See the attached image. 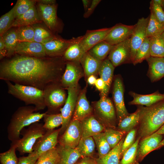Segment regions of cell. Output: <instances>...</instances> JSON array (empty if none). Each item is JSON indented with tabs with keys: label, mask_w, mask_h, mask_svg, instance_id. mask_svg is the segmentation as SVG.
I'll return each mask as SVG.
<instances>
[{
	"label": "cell",
	"mask_w": 164,
	"mask_h": 164,
	"mask_svg": "<svg viewBox=\"0 0 164 164\" xmlns=\"http://www.w3.org/2000/svg\"><path fill=\"white\" fill-rule=\"evenodd\" d=\"M129 94L133 98V100L129 103L130 105L149 106L164 100V94L160 93L158 91L147 95L139 94L132 91H130Z\"/></svg>",
	"instance_id": "cell-25"
},
{
	"label": "cell",
	"mask_w": 164,
	"mask_h": 164,
	"mask_svg": "<svg viewBox=\"0 0 164 164\" xmlns=\"http://www.w3.org/2000/svg\"><path fill=\"white\" fill-rule=\"evenodd\" d=\"M60 158L58 148L56 147L42 154L35 164H57Z\"/></svg>",
	"instance_id": "cell-41"
},
{
	"label": "cell",
	"mask_w": 164,
	"mask_h": 164,
	"mask_svg": "<svg viewBox=\"0 0 164 164\" xmlns=\"http://www.w3.org/2000/svg\"><path fill=\"white\" fill-rule=\"evenodd\" d=\"M151 56L150 37L146 38L137 50L132 63L135 65Z\"/></svg>",
	"instance_id": "cell-37"
},
{
	"label": "cell",
	"mask_w": 164,
	"mask_h": 164,
	"mask_svg": "<svg viewBox=\"0 0 164 164\" xmlns=\"http://www.w3.org/2000/svg\"><path fill=\"white\" fill-rule=\"evenodd\" d=\"M124 87L121 77H115L113 83L112 96L118 120L120 122L129 114L127 111L124 101Z\"/></svg>",
	"instance_id": "cell-11"
},
{
	"label": "cell",
	"mask_w": 164,
	"mask_h": 164,
	"mask_svg": "<svg viewBox=\"0 0 164 164\" xmlns=\"http://www.w3.org/2000/svg\"><path fill=\"white\" fill-rule=\"evenodd\" d=\"M60 155V159L57 164H75L81 157L75 149L67 148L60 145L57 147Z\"/></svg>",
	"instance_id": "cell-29"
},
{
	"label": "cell",
	"mask_w": 164,
	"mask_h": 164,
	"mask_svg": "<svg viewBox=\"0 0 164 164\" xmlns=\"http://www.w3.org/2000/svg\"><path fill=\"white\" fill-rule=\"evenodd\" d=\"M150 9L156 19L164 24V10L162 7L152 0L150 2Z\"/></svg>",
	"instance_id": "cell-49"
},
{
	"label": "cell",
	"mask_w": 164,
	"mask_h": 164,
	"mask_svg": "<svg viewBox=\"0 0 164 164\" xmlns=\"http://www.w3.org/2000/svg\"><path fill=\"white\" fill-rule=\"evenodd\" d=\"M108 58L115 67L131 62V47L130 38L113 46Z\"/></svg>",
	"instance_id": "cell-12"
},
{
	"label": "cell",
	"mask_w": 164,
	"mask_h": 164,
	"mask_svg": "<svg viewBox=\"0 0 164 164\" xmlns=\"http://www.w3.org/2000/svg\"><path fill=\"white\" fill-rule=\"evenodd\" d=\"M15 55L1 63V80L42 90L51 84L60 83L66 63L63 56L36 58Z\"/></svg>",
	"instance_id": "cell-1"
},
{
	"label": "cell",
	"mask_w": 164,
	"mask_h": 164,
	"mask_svg": "<svg viewBox=\"0 0 164 164\" xmlns=\"http://www.w3.org/2000/svg\"><path fill=\"white\" fill-rule=\"evenodd\" d=\"M60 130V129L46 130L37 140L33 146L32 152L30 154L39 158L43 153L55 148L58 142Z\"/></svg>",
	"instance_id": "cell-14"
},
{
	"label": "cell",
	"mask_w": 164,
	"mask_h": 164,
	"mask_svg": "<svg viewBox=\"0 0 164 164\" xmlns=\"http://www.w3.org/2000/svg\"><path fill=\"white\" fill-rule=\"evenodd\" d=\"M140 109L139 107L136 111L124 118L119 122V130L129 132L133 129L139 123Z\"/></svg>",
	"instance_id": "cell-32"
},
{
	"label": "cell",
	"mask_w": 164,
	"mask_h": 164,
	"mask_svg": "<svg viewBox=\"0 0 164 164\" xmlns=\"http://www.w3.org/2000/svg\"><path fill=\"white\" fill-rule=\"evenodd\" d=\"M35 1L18 0L12 8L15 18L24 14L35 5Z\"/></svg>",
	"instance_id": "cell-45"
},
{
	"label": "cell",
	"mask_w": 164,
	"mask_h": 164,
	"mask_svg": "<svg viewBox=\"0 0 164 164\" xmlns=\"http://www.w3.org/2000/svg\"><path fill=\"white\" fill-rule=\"evenodd\" d=\"M87 81L88 83L91 85L95 84L97 79L94 75H91L89 76L87 78Z\"/></svg>",
	"instance_id": "cell-56"
},
{
	"label": "cell",
	"mask_w": 164,
	"mask_h": 164,
	"mask_svg": "<svg viewBox=\"0 0 164 164\" xmlns=\"http://www.w3.org/2000/svg\"><path fill=\"white\" fill-rule=\"evenodd\" d=\"M113 46L104 40L94 46L88 52L95 59L103 61L109 55Z\"/></svg>",
	"instance_id": "cell-35"
},
{
	"label": "cell",
	"mask_w": 164,
	"mask_h": 164,
	"mask_svg": "<svg viewBox=\"0 0 164 164\" xmlns=\"http://www.w3.org/2000/svg\"><path fill=\"white\" fill-rule=\"evenodd\" d=\"M164 31V24L159 22L153 13L150 12L146 30V37H150L155 35L162 34Z\"/></svg>",
	"instance_id": "cell-38"
},
{
	"label": "cell",
	"mask_w": 164,
	"mask_h": 164,
	"mask_svg": "<svg viewBox=\"0 0 164 164\" xmlns=\"http://www.w3.org/2000/svg\"><path fill=\"white\" fill-rule=\"evenodd\" d=\"M95 85L97 89L100 91L101 93L104 91L105 87L104 82L101 78L97 79Z\"/></svg>",
	"instance_id": "cell-52"
},
{
	"label": "cell",
	"mask_w": 164,
	"mask_h": 164,
	"mask_svg": "<svg viewBox=\"0 0 164 164\" xmlns=\"http://www.w3.org/2000/svg\"><path fill=\"white\" fill-rule=\"evenodd\" d=\"M86 92V87L80 91L72 120L80 121L91 115L93 109L87 100Z\"/></svg>",
	"instance_id": "cell-21"
},
{
	"label": "cell",
	"mask_w": 164,
	"mask_h": 164,
	"mask_svg": "<svg viewBox=\"0 0 164 164\" xmlns=\"http://www.w3.org/2000/svg\"><path fill=\"white\" fill-rule=\"evenodd\" d=\"M115 67L108 58L103 60L98 72L100 78L104 82L105 87L101 93V97H107L112 84Z\"/></svg>",
	"instance_id": "cell-23"
},
{
	"label": "cell",
	"mask_w": 164,
	"mask_h": 164,
	"mask_svg": "<svg viewBox=\"0 0 164 164\" xmlns=\"http://www.w3.org/2000/svg\"><path fill=\"white\" fill-rule=\"evenodd\" d=\"M46 114L37 112L34 106L19 107L12 115L8 126V139L12 142H17L20 138L21 132L25 127L39 122Z\"/></svg>",
	"instance_id": "cell-2"
},
{
	"label": "cell",
	"mask_w": 164,
	"mask_h": 164,
	"mask_svg": "<svg viewBox=\"0 0 164 164\" xmlns=\"http://www.w3.org/2000/svg\"><path fill=\"white\" fill-rule=\"evenodd\" d=\"M154 133L161 135H164V124Z\"/></svg>",
	"instance_id": "cell-58"
},
{
	"label": "cell",
	"mask_w": 164,
	"mask_h": 164,
	"mask_svg": "<svg viewBox=\"0 0 164 164\" xmlns=\"http://www.w3.org/2000/svg\"><path fill=\"white\" fill-rule=\"evenodd\" d=\"M154 2L157 5L162 7V0H153Z\"/></svg>",
	"instance_id": "cell-59"
},
{
	"label": "cell",
	"mask_w": 164,
	"mask_h": 164,
	"mask_svg": "<svg viewBox=\"0 0 164 164\" xmlns=\"http://www.w3.org/2000/svg\"><path fill=\"white\" fill-rule=\"evenodd\" d=\"M12 8L8 12L2 16L0 18V35L2 36L11 29L15 19Z\"/></svg>",
	"instance_id": "cell-47"
},
{
	"label": "cell",
	"mask_w": 164,
	"mask_h": 164,
	"mask_svg": "<svg viewBox=\"0 0 164 164\" xmlns=\"http://www.w3.org/2000/svg\"><path fill=\"white\" fill-rule=\"evenodd\" d=\"M43 127L46 130H53L62 125L63 119L60 113L46 114L43 118Z\"/></svg>",
	"instance_id": "cell-40"
},
{
	"label": "cell",
	"mask_w": 164,
	"mask_h": 164,
	"mask_svg": "<svg viewBox=\"0 0 164 164\" xmlns=\"http://www.w3.org/2000/svg\"><path fill=\"white\" fill-rule=\"evenodd\" d=\"M110 28H103L93 30H87L82 36L80 43L85 52L98 43L104 41L111 29Z\"/></svg>",
	"instance_id": "cell-19"
},
{
	"label": "cell",
	"mask_w": 164,
	"mask_h": 164,
	"mask_svg": "<svg viewBox=\"0 0 164 164\" xmlns=\"http://www.w3.org/2000/svg\"><path fill=\"white\" fill-rule=\"evenodd\" d=\"M149 16L138 19L135 24L132 33L130 37L131 47V61L132 63L136 51L147 38L146 30Z\"/></svg>",
	"instance_id": "cell-15"
},
{
	"label": "cell",
	"mask_w": 164,
	"mask_h": 164,
	"mask_svg": "<svg viewBox=\"0 0 164 164\" xmlns=\"http://www.w3.org/2000/svg\"><path fill=\"white\" fill-rule=\"evenodd\" d=\"M35 34L33 42L42 44L53 39L57 36L50 31L40 26H33Z\"/></svg>",
	"instance_id": "cell-39"
},
{
	"label": "cell",
	"mask_w": 164,
	"mask_h": 164,
	"mask_svg": "<svg viewBox=\"0 0 164 164\" xmlns=\"http://www.w3.org/2000/svg\"><path fill=\"white\" fill-rule=\"evenodd\" d=\"M124 139L123 137L118 144L104 156L96 159L97 162L99 164H119L121 149Z\"/></svg>",
	"instance_id": "cell-30"
},
{
	"label": "cell",
	"mask_w": 164,
	"mask_h": 164,
	"mask_svg": "<svg viewBox=\"0 0 164 164\" xmlns=\"http://www.w3.org/2000/svg\"><path fill=\"white\" fill-rule=\"evenodd\" d=\"M35 5L27 12L15 19L11 26L12 28L32 26L41 22Z\"/></svg>",
	"instance_id": "cell-26"
},
{
	"label": "cell",
	"mask_w": 164,
	"mask_h": 164,
	"mask_svg": "<svg viewBox=\"0 0 164 164\" xmlns=\"http://www.w3.org/2000/svg\"><path fill=\"white\" fill-rule=\"evenodd\" d=\"M5 82L8 93L23 101L26 105L33 104L37 111L43 110L46 107L43 90L31 86L16 83L13 84L8 81Z\"/></svg>",
	"instance_id": "cell-4"
},
{
	"label": "cell",
	"mask_w": 164,
	"mask_h": 164,
	"mask_svg": "<svg viewBox=\"0 0 164 164\" xmlns=\"http://www.w3.org/2000/svg\"><path fill=\"white\" fill-rule=\"evenodd\" d=\"M101 1V0H92L91 3L89 8L84 14V17L85 18H88L93 13L95 8Z\"/></svg>",
	"instance_id": "cell-51"
},
{
	"label": "cell",
	"mask_w": 164,
	"mask_h": 164,
	"mask_svg": "<svg viewBox=\"0 0 164 164\" xmlns=\"http://www.w3.org/2000/svg\"><path fill=\"white\" fill-rule=\"evenodd\" d=\"M16 145L15 142H12L9 149L0 154V161L1 164H18L15 151Z\"/></svg>",
	"instance_id": "cell-44"
},
{
	"label": "cell",
	"mask_w": 164,
	"mask_h": 164,
	"mask_svg": "<svg viewBox=\"0 0 164 164\" xmlns=\"http://www.w3.org/2000/svg\"><path fill=\"white\" fill-rule=\"evenodd\" d=\"M15 54L36 58L47 56L43 44L35 42H18Z\"/></svg>",
	"instance_id": "cell-18"
},
{
	"label": "cell",
	"mask_w": 164,
	"mask_h": 164,
	"mask_svg": "<svg viewBox=\"0 0 164 164\" xmlns=\"http://www.w3.org/2000/svg\"><path fill=\"white\" fill-rule=\"evenodd\" d=\"M82 2L84 8L85 12H86L91 5L92 1L90 0H83Z\"/></svg>",
	"instance_id": "cell-55"
},
{
	"label": "cell",
	"mask_w": 164,
	"mask_h": 164,
	"mask_svg": "<svg viewBox=\"0 0 164 164\" xmlns=\"http://www.w3.org/2000/svg\"><path fill=\"white\" fill-rule=\"evenodd\" d=\"M2 36L5 42L6 56L10 57L15 54V49L18 42L17 28L10 29Z\"/></svg>",
	"instance_id": "cell-31"
},
{
	"label": "cell",
	"mask_w": 164,
	"mask_h": 164,
	"mask_svg": "<svg viewBox=\"0 0 164 164\" xmlns=\"http://www.w3.org/2000/svg\"><path fill=\"white\" fill-rule=\"evenodd\" d=\"M97 163L96 159L90 157L83 158L79 164H96Z\"/></svg>",
	"instance_id": "cell-53"
},
{
	"label": "cell",
	"mask_w": 164,
	"mask_h": 164,
	"mask_svg": "<svg viewBox=\"0 0 164 164\" xmlns=\"http://www.w3.org/2000/svg\"><path fill=\"white\" fill-rule=\"evenodd\" d=\"M65 89L60 83L51 84L43 90V98L47 110V114H53V112L64 105L67 95Z\"/></svg>",
	"instance_id": "cell-6"
},
{
	"label": "cell",
	"mask_w": 164,
	"mask_h": 164,
	"mask_svg": "<svg viewBox=\"0 0 164 164\" xmlns=\"http://www.w3.org/2000/svg\"><path fill=\"white\" fill-rule=\"evenodd\" d=\"M75 164H79V163H78Z\"/></svg>",
	"instance_id": "cell-63"
},
{
	"label": "cell",
	"mask_w": 164,
	"mask_h": 164,
	"mask_svg": "<svg viewBox=\"0 0 164 164\" xmlns=\"http://www.w3.org/2000/svg\"><path fill=\"white\" fill-rule=\"evenodd\" d=\"M135 26V25L117 24L111 27L104 41L112 46L122 42L131 37Z\"/></svg>",
	"instance_id": "cell-16"
},
{
	"label": "cell",
	"mask_w": 164,
	"mask_h": 164,
	"mask_svg": "<svg viewBox=\"0 0 164 164\" xmlns=\"http://www.w3.org/2000/svg\"><path fill=\"white\" fill-rule=\"evenodd\" d=\"M137 130L134 128L129 132L122 143L121 149V155L123 156L124 153L131 147L135 142Z\"/></svg>",
	"instance_id": "cell-48"
},
{
	"label": "cell",
	"mask_w": 164,
	"mask_h": 164,
	"mask_svg": "<svg viewBox=\"0 0 164 164\" xmlns=\"http://www.w3.org/2000/svg\"><path fill=\"white\" fill-rule=\"evenodd\" d=\"M149 65L147 75L152 82L164 77V57L150 56L146 60Z\"/></svg>",
	"instance_id": "cell-24"
},
{
	"label": "cell",
	"mask_w": 164,
	"mask_h": 164,
	"mask_svg": "<svg viewBox=\"0 0 164 164\" xmlns=\"http://www.w3.org/2000/svg\"><path fill=\"white\" fill-rule=\"evenodd\" d=\"M162 8L163 9V10H164V0H162Z\"/></svg>",
	"instance_id": "cell-61"
},
{
	"label": "cell",
	"mask_w": 164,
	"mask_h": 164,
	"mask_svg": "<svg viewBox=\"0 0 164 164\" xmlns=\"http://www.w3.org/2000/svg\"><path fill=\"white\" fill-rule=\"evenodd\" d=\"M162 137V135L154 133L142 139L138 145L136 161H141L149 152L157 149Z\"/></svg>",
	"instance_id": "cell-20"
},
{
	"label": "cell",
	"mask_w": 164,
	"mask_h": 164,
	"mask_svg": "<svg viewBox=\"0 0 164 164\" xmlns=\"http://www.w3.org/2000/svg\"><path fill=\"white\" fill-rule=\"evenodd\" d=\"M46 130L43 127V124L36 122L23 128L21 132L22 137L16 142V150L21 154L31 153L33 147L37 140L41 137Z\"/></svg>",
	"instance_id": "cell-5"
},
{
	"label": "cell",
	"mask_w": 164,
	"mask_h": 164,
	"mask_svg": "<svg viewBox=\"0 0 164 164\" xmlns=\"http://www.w3.org/2000/svg\"><path fill=\"white\" fill-rule=\"evenodd\" d=\"M104 132L111 149L118 144L126 133L123 131L116 130L111 128L105 129Z\"/></svg>",
	"instance_id": "cell-42"
},
{
	"label": "cell",
	"mask_w": 164,
	"mask_h": 164,
	"mask_svg": "<svg viewBox=\"0 0 164 164\" xmlns=\"http://www.w3.org/2000/svg\"><path fill=\"white\" fill-rule=\"evenodd\" d=\"M96 164H99L97 162V163Z\"/></svg>",
	"instance_id": "cell-64"
},
{
	"label": "cell",
	"mask_w": 164,
	"mask_h": 164,
	"mask_svg": "<svg viewBox=\"0 0 164 164\" xmlns=\"http://www.w3.org/2000/svg\"><path fill=\"white\" fill-rule=\"evenodd\" d=\"M162 35L163 36L164 40V31L162 33Z\"/></svg>",
	"instance_id": "cell-62"
},
{
	"label": "cell",
	"mask_w": 164,
	"mask_h": 164,
	"mask_svg": "<svg viewBox=\"0 0 164 164\" xmlns=\"http://www.w3.org/2000/svg\"><path fill=\"white\" fill-rule=\"evenodd\" d=\"M95 144L92 137L81 138L75 148L82 158L91 157L95 150Z\"/></svg>",
	"instance_id": "cell-33"
},
{
	"label": "cell",
	"mask_w": 164,
	"mask_h": 164,
	"mask_svg": "<svg viewBox=\"0 0 164 164\" xmlns=\"http://www.w3.org/2000/svg\"><path fill=\"white\" fill-rule=\"evenodd\" d=\"M139 108L138 133L142 139L154 133L164 124V100L149 106Z\"/></svg>",
	"instance_id": "cell-3"
},
{
	"label": "cell",
	"mask_w": 164,
	"mask_h": 164,
	"mask_svg": "<svg viewBox=\"0 0 164 164\" xmlns=\"http://www.w3.org/2000/svg\"><path fill=\"white\" fill-rule=\"evenodd\" d=\"M92 137L98 150L99 158L104 156L111 150V148L104 132L95 135Z\"/></svg>",
	"instance_id": "cell-36"
},
{
	"label": "cell",
	"mask_w": 164,
	"mask_h": 164,
	"mask_svg": "<svg viewBox=\"0 0 164 164\" xmlns=\"http://www.w3.org/2000/svg\"><path fill=\"white\" fill-rule=\"evenodd\" d=\"M38 158L37 156L29 154L28 156L19 158L18 164H35Z\"/></svg>",
	"instance_id": "cell-50"
},
{
	"label": "cell",
	"mask_w": 164,
	"mask_h": 164,
	"mask_svg": "<svg viewBox=\"0 0 164 164\" xmlns=\"http://www.w3.org/2000/svg\"><path fill=\"white\" fill-rule=\"evenodd\" d=\"M82 36L77 37V40L67 48L63 57L66 61H80L86 53L80 43Z\"/></svg>",
	"instance_id": "cell-28"
},
{
	"label": "cell",
	"mask_w": 164,
	"mask_h": 164,
	"mask_svg": "<svg viewBox=\"0 0 164 164\" xmlns=\"http://www.w3.org/2000/svg\"><path fill=\"white\" fill-rule=\"evenodd\" d=\"M57 5H46L38 3L37 11L39 16L53 33L61 30L60 23L57 16Z\"/></svg>",
	"instance_id": "cell-10"
},
{
	"label": "cell",
	"mask_w": 164,
	"mask_h": 164,
	"mask_svg": "<svg viewBox=\"0 0 164 164\" xmlns=\"http://www.w3.org/2000/svg\"><path fill=\"white\" fill-rule=\"evenodd\" d=\"M164 146V139L162 140L159 144L157 147V149L161 147Z\"/></svg>",
	"instance_id": "cell-60"
},
{
	"label": "cell",
	"mask_w": 164,
	"mask_h": 164,
	"mask_svg": "<svg viewBox=\"0 0 164 164\" xmlns=\"http://www.w3.org/2000/svg\"><path fill=\"white\" fill-rule=\"evenodd\" d=\"M5 50V44L2 36L0 37V51Z\"/></svg>",
	"instance_id": "cell-57"
},
{
	"label": "cell",
	"mask_w": 164,
	"mask_h": 164,
	"mask_svg": "<svg viewBox=\"0 0 164 164\" xmlns=\"http://www.w3.org/2000/svg\"><path fill=\"white\" fill-rule=\"evenodd\" d=\"M140 139L141 138L138 136L132 145L124 153L119 164H134L136 162L138 148Z\"/></svg>",
	"instance_id": "cell-43"
},
{
	"label": "cell",
	"mask_w": 164,
	"mask_h": 164,
	"mask_svg": "<svg viewBox=\"0 0 164 164\" xmlns=\"http://www.w3.org/2000/svg\"><path fill=\"white\" fill-rule=\"evenodd\" d=\"M150 48L151 56L164 57V40L162 34L150 37Z\"/></svg>",
	"instance_id": "cell-34"
},
{
	"label": "cell",
	"mask_w": 164,
	"mask_h": 164,
	"mask_svg": "<svg viewBox=\"0 0 164 164\" xmlns=\"http://www.w3.org/2000/svg\"><path fill=\"white\" fill-rule=\"evenodd\" d=\"M34 34L33 25L17 27L18 42H33Z\"/></svg>",
	"instance_id": "cell-46"
},
{
	"label": "cell",
	"mask_w": 164,
	"mask_h": 164,
	"mask_svg": "<svg viewBox=\"0 0 164 164\" xmlns=\"http://www.w3.org/2000/svg\"><path fill=\"white\" fill-rule=\"evenodd\" d=\"M81 138L92 137L105 130L103 125L93 115H90L80 121Z\"/></svg>",
	"instance_id": "cell-22"
},
{
	"label": "cell",
	"mask_w": 164,
	"mask_h": 164,
	"mask_svg": "<svg viewBox=\"0 0 164 164\" xmlns=\"http://www.w3.org/2000/svg\"><path fill=\"white\" fill-rule=\"evenodd\" d=\"M95 114L99 122L111 128L114 127L116 121L115 109L111 99L107 97H101L94 104Z\"/></svg>",
	"instance_id": "cell-7"
},
{
	"label": "cell",
	"mask_w": 164,
	"mask_h": 164,
	"mask_svg": "<svg viewBox=\"0 0 164 164\" xmlns=\"http://www.w3.org/2000/svg\"><path fill=\"white\" fill-rule=\"evenodd\" d=\"M40 3L46 5H54L56 4V1L53 0H41L37 1Z\"/></svg>",
	"instance_id": "cell-54"
},
{
	"label": "cell",
	"mask_w": 164,
	"mask_h": 164,
	"mask_svg": "<svg viewBox=\"0 0 164 164\" xmlns=\"http://www.w3.org/2000/svg\"><path fill=\"white\" fill-rule=\"evenodd\" d=\"M102 62L93 57L88 52L85 53L80 63L87 79L91 75L98 74Z\"/></svg>",
	"instance_id": "cell-27"
},
{
	"label": "cell",
	"mask_w": 164,
	"mask_h": 164,
	"mask_svg": "<svg viewBox=\"0 0 164 164\" xmlns=\"http://www.w3.org/2000/svg\"><path fill=\"white\" fill-rule=\"evenodd\" d=\"M84 75V72L80 61H66L64 71L62 76L60 84L67 89L78 85L80 79Z\"/></svg>",
	"instance_id": "cell-9"
},
{
	"label": "cell",
	"mask_w": 164,
	"mask_h": 164,
	"mask_svg": "<svg viewBox=\"0 0 164 164\" xmlns=\"http://www.w3.org/2000/svg\"><path fill=\"white\" fill-rule=\"evenodd\" d=\"M59 139L60 145L63 147L75 149L81 138L80 121L72 120Z\"/></svg>",
	"instance_id": "cell-13"
},
{
	"label": "cell",
	"mask_w": 164,
	"mask_h": 164,
	"mask_svg": "<svg viewBox=\"0 0 164 164\" xmlns=\"http://www.w3.org/2000/svg\"><path fill=\"white\" fill-rule=\"evenodd\" d=\"M77 37L66 40L57 36L51 41L43 44L47 56L50 57L63 56L64 53Z\"/></svg>",
	"instance_id": "cell-17"
},
{
	"label": "cell",
	"mask_w": 164,
	"mask_h": 164,
	"mask_svg": "<svg viewBox=\"0 0 164 164\" xmlns=\"http://www.w3.org/2000/svg\"><path fill=\"white\" fill-rule=\"evenodd\" d=\"M67 90V100L63 106L60 110L63 119V123L60 130L59 134L61 135L64 133L72 120L80 92L78 85Z\"/></svg>",
	"instance_id": "cell-8"
}]
</instances>
